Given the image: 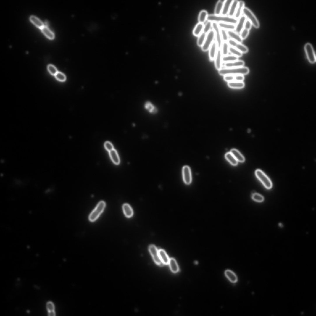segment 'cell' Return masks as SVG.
Returning a JSON list of instances; mask_svg holds the SVG:
<instances>
[{"instance_id":"6da1fadb","label":"cell","mask_w":316,"mask_h":316,"mask_svg":"<svg viewBox=\"0 0 316 316\" xmlns=\"http://www.w3.org/2000/svg\"><path fill=\"white\" fill-rule=\"evenodd\" d=\"M249 70L248 68L241 67L234 68H222L218 71L220 75L224 76L227 75H246L248 73Z\"/></svg>"},{"instance_id":"7a4b0ae2","label":"cell","mask_w":316,"mask_h":316,"mask_svg":"<svg viewBox=\"0 0 316 316\" xmlns=\"http://www.w3.org/2000/svg\"><path fill=\"white\" fill-rule=\"evenodd\" d=\"M207 20L212 22L217 23H227L236 25L238 22V19L234 17H231L228 15H216L209 14L208 16Z\"/></svg>"},{"instance_id":"3957f363","label":"cell","mask_w":316,"mask_h":316,"mask_svg":"<svg viewBox=\"0 0 316 316\" xmlns=\"http://www.w3.org/2000/svg\"><path fill=\"white\" fill-rule=\"evenodd\" d=\"M106 206V204L104 201H100L89 215V220L92 222L96 221L103 212Z\"/></svg>"},{"instance_id":"277c9868","label":"cell","mask_w":316,"mask_h":316,"mask_svg":"<svg viewBox=\"0 0 316 316\" xmlns=\"http://www.w3.org/2000/svg\"><path fill=\"white\" fill-rule=\"evenodd\" d=\"M257 178L263 184V185L267 189H269L272 187V183L268 178L261 170L258 169L255 172Z\"/></svg>"},{"instance_id":"5b68a950","label":"cell","mask_w":316,"mask_h":316,"mask_svg":"<svg viewBox=\"0 0 316 316\" xmlns=\"http://www.w3.org/2000/svg\"><path fill=\"white\" fill-rule=\"evenodd\" d=\"M215 38L214 31L213 29H211L206 34L204 43L201 47L203 51H206L209 50L210 46L213 43Z\"/></svg>"},{"instance_id":"8992f818","label":"cell","mask_w":316,"mask_h":316,"mask_svg":"<svg viewBox=\"0 0 316 316\" xmlns=\"http://www.w3.org/2000/svg\"><path fill=\"white\" fill-rule=\"evenodd\" d=\"M243 13L245 17L250 21L252 25H253L255 28H259L260 25L259 21L253 13L249 9L244 7L243 10Z\"/></svg>"},{"instance_id":"52a82bcc","label":"cell","mask_w":316,"mask_h":316,"mask_svg":"<svg viewBox=\"0 0 316 316\" xmlns=\"http://www.w3.org/2000/svg\"><path fill=\"white\" fill-rule=\"evenodd\" d=\"M212 27L214 31L216 42L217 43L218 49L222 48L223 41L222 39L220 29L217 22H212Z\"/></svg>"},{"instance_id":"ba28073f","label":"cell","mask_w":316,"mask_h":316,"mask_svg":"<svg viewBox=\"0 0 316 316\" xmlns=\"http://www.w3.org/2000/svg\"><path fill=\"white\" fill-rule=\"evenodd\" d=\"M305 49L308 59L310 62L313 64L316 62V56L313 46L310 43H307L305 46Z\"/></svg>"},{"instance_id":"9c48e42d","label":"cell","mask_w":316,"mask_h":316,"mask_svg":"<svg viewBox=\"0 0 316 316\" xmlns=\"http://www.w3.org/2000/svg\"><path fill=\"white\" fill-rule=\"evenodd\" d=\"M149 250L155 262L157 265L161 266L163 263L160 259L159 252L157 247L153 245H150L149 247Z\"/></svg>"},{"instance_id":"30bf717a","label":"cell","mask_w":316,"mask_h":316,"mask_svg":"<svg viewBox=\"0 0 316 316\" xmlns=\"http://www.w3.org/2000/svg\"><path fill=\"white\" fill-rule=\"evenodd\" d=\"M183 180L187 184H190L192 181V175L190 168L187 166H184L182 169Z\"/></svg>"},{"instance_id":"8fae6325","label":"cell","mask_w":316,"mask_h":316,"mask_svg":"<svg viewBox=\"0 0 316 316\" xmlns=\"http://www.w3.org/2000/svg\"><path fill=\"white\" fill-rule=\"evenodd\" d=\"M246 17L244 15H241L238 19V22L236 25L235 30L238 34L240 33L244 28V26Z\"/></svg>"},{"instance_id":"7c38bea8","label":"cell","mask_w":316,"mask_h":316,"mask_svg":"<svg viewBox=\"0 0 316 316\" xmlns=\"http://www.w3.org/2000/svg\"><path fill=\"white\" fill-rule=\"evenodd\" d=\"M222 50L221 49H218L215 61L216 68L218 71L222 69Z\"/></svg>"},{"instance_id":"4fadbf2b","label":"cell","mask_w":316,"mask_h":316,"mask_svg":"<svg viewBox=\"0 0 316 316\" xmlns=\"http://www.w3.org/2000/svg\"><path fill=\"white\" fill-rule=\"evenodd\" d=\"M224 80L228 82L233 81L242 82L244 77L242 75H227L224 76Z\"/></svg>"},{"instance_id":"5bb4252c","label":"cell","mask_w":316,"mask_h":316,"mask_svg":"<svg viewBox=\"0 0 316 316\" xmlns=\"http://www.w3.org/2000/svg\"><path fill=\"white\" fill-rule=\"evenodd\" d=\"M209 57L210 60H215L218 50V47L216 41H213L209 49Z\"/></svg>"},{"instance_id":"9a60e30c","label":"cell","mask_w":316,"mask_h":316,"mask_svg":"<svg viewBox=\"0 0 316 316\" xmlns=\"http://www.w3.org/2000/svg\"><path fill=\"white\" fill-rule=\"evenodd\" d=\"M245 64L244 62L242 60H238L235 61L224 63L225 68H234L243 67Z\"/></svg>"},{"instance_id":"2e32d148","label":"cell","mask_w":316,"mask_h":316,"mask_svg":"<svg viewBox=\"0 0 316 316\" xmlns=\"http://www.w3.org/2000/svg\"><path fill=\"white\" fill-rule=\"evenodd\" d=\"M245 6V2L243 1H239L238 7L236 9V12L234 17L237 19H238L241 15L242 13H243V10Z\"/></svg>"},{"instance_id":"e0dca14e","label":"cell","mask_w":316,"mask_h":316,"mask_svg":"<svg viewBox=\"0 0 316 316\" xmlns=\"http://www.w3.org/2000/svg\"><path fill=\"white\" fill-rule=\"evenodd\" d=\"M227 31L228 36L231 38V39L234 40L238 43H241L243 40L241 38L240 35L234 31L228 30Z\"/></svg>"},{"instance_id":"ac0fdd59","label":"cell","mask_w":316,"mask_h":316,"mask_svg":"<svg viewBox=\"0 0 316 316\" xmlns=\"http://www.w3.org/2000/svg\"><path fill=\"white\" fill-rule=\"evenodd\" d=\"M233 1V0H226L224 1L221 15H227L228 14L231 5Z\"/></svg>"},{"instance_id":"d6986e66","label":"cell","mask_w":316,"mask_h":316,"mask_svg":"<svg viewBox=\"0 0 316 316\" xmlns=\"http://www.w3.org/2000/svg\"><path fill=\"white\" fill-rule=\"evenodd\" d=\"M159 252V254L160 259L163 264L167 265L169 263L170 259L165 251L162 250H160Z\"/></svg>"},{"instance_id":"ffe728a7","label":"cell","mask_w":316,"mask_h":316,"mask_svg":"<svg viewBox=\"0 0 316 316\" xmlns=\"http://www.w3.org/2000/svg\"><path fill=\"white\" fill-rule=\"evenodd\" d=\"M225 275L229 280L231 282L235 283L238 281V278L235 274L230 270H226L225 272Z\"/></svg>"},{"instance_id":"44dd1931","label":"cell","mask_w":316,"mask_h":316,"mask_svg":"<svg viewBox=\"0 0 316 316\" xmlns=\"http://www.w3.org/2000/svg\"><path fill=\"white\" fill-rule=\"evenodd\" d=\"M219 27L220 29H223L226 30H235L236 25L227 23H218Z\"/></svg>"},{"instance_id":"7402d4cb","label":"cell","mask_w":316,"mask_h":316,"mask_svg":"<svg viewBox=\"0 0 316 316\" xmlns=\"http://www.w3.org/2000/svg\"><path fill=\"white\" fill-rule=\"evenodd\" d=\"M239 1L237 0L233 1L231 3L228 13V16L230 17H234L237 7H238Z\"/></svg>"},{"instance_id":"603a6c76","label":"cell","mask_w":316,"mask_h":316,"mask_svg":"<svg viewBox=\"0 0 316 316\" xmlns=\"http://www.w3.org/2000/svg\"><path fill=\"white\" fill-rule=\"evenodd\" d=\"M230 152L238 161L241 162H243L245 161L244 157L238 150L233 149L231 150Z\"/></svg>"},{"instance_id":"cb8c5ba5","label":"cell","mask_w":316,"mask_h":316,"mask_svg":"<svg viewBox=\"0 0 316 316\" xmlns=\"http://www.w3.org/2000/svg\"><path fill=\"white\" fill-rule=\"evenodd\" d=\"M109 155L114 164L116 165L119 164L120 162V159L117 151L114 149L109 152Z\"/></svg>"},{"instance_id":"d4e9b609","label":"cell","mask_w":316,"mask_h":316,"mask_svg":"<svg viewBox=\"0 0 316 316\" xmlns=\"http://www.w3.org/2000/svg\"><path fill=\"white\" fill-rule=\"evenodd\" d=\"M123 209L126 217L130 218L132 216L133 210L129 204L127 203L124 204L123 206Z\"/></svg>"},{"instance_id":"484cf974","label":"cell","mask_w":316,"mask_h":316,"mask_svg":"<svg viewBox=\"0 0 316 316\" xmlns=\"http://www.w3.org/2000/svg\"><path fill=\"white\" fill-rule=\"evenodd\" d=\"M30 19L31 22L36 27L41 29L44 27L43 23L39 19L34 16H31L30 18Z\"/></svg>"},{"instance_id":"4316f807","label":"cell","mask_w":316,"mask_h":316,"mask_svg":"<svg viewBox=\"0 0 316 316\" xmlns=\"http://www.w3.org/2000/svg\"><path fill=\"white\" fill-rule=\"evenodd\" d=\"M204 24L203 23H199L195 27L193 31L194 35L196 36H199L203 32L204 27Z\"/></svg>"},{"instance_id":"83f0119b","label":"cell","mask_w":316,"mask_h":316,"mask_svg":"<svg viewBox=\"0 0 316 316\" xmlns=\"http://www.w3.org/2000/svg\"><path fill=\"white\" fill-rule=\"evenodd\" d=\"M42 32L49 39L52 40L55 38V35L47 27L44 26L41 29Z\"/></svg>"},{"instance_id":"f1b7e54d","label":"cell","mask_w":316,"mask_h":316,"mask_svg":"<svg viewBox=\"0 0 316 316\" xmlns=\"http://www.w3.org/2000/svg\"><path fill=\"white\" fill-rule=\"evenodd\" d=\"M169 264L171 269L174 273L178 272L179 270V267L176 260L173 258L170 259Z\"/></svg>"},{"instance_id":"f546056e","label":"cell","mask_w":316,"mask_h":316,"mask_svg":"<svg viewBox=\"0 0 316 316\" xmlns=\"http://www.w3.org/2000/svg\"><path fill=\"white\" fill-rule=\"evenodd\" d=\"M228 85L229 87L232 88L241 89L244 87L245 84L242 82H228Z\"/></svg>"},{"instance_id":"4dcf8cb0","label":"cell","mask_w":316,"mask_h":316,"mask_svg":"<svg viewBox=\"0 0 316 316\" xmlns=\"http://www.w3.org/2000/svg\"><path fill=\"white\" fill-rule=\"evenodd\" d=\"M208 15L207 12L206 10H203L200 12L198 17L199 23H204L207 20Z\"/></svg>"},{"instance_id":"1f68e13d","label":"cell","mask_w":316,"mask_h":316,"mask_svg":"<svg viewBox=\"0 0 316 316\" xmlns=\"http://www.w3.org/2000/svg\"><path fill=\"white\" fill-rule=\"evenodd\" d=\"M226 159L229 162L231 165L236 166L238 164V161L231 152H228L225 155Z\"/></svg>"},{"instance_id":"d6a6232c","label":"cell","mask_w":316,"mask_h":316,"mask_svg":"<svg viewBox=\"0 0 316 316\" xmlns=\"http://www.w3.org/2000/svg\"><path fill=\"white\" fill-rule=\"evenodd\" d=\"M224 2L222 1H218L216 5L215 13L216 15H220L222 13Z\"/></svg>"},{"instance_id":"836d02e7","label":"cell","mask_w":316,"mask_h":316,"mask_svg":"<svg viewBox=\"0 0 316 316\" xmlns=\"http://www.w3.org/2000/svg\"><path fill=\"white\" fill-rule=\"evenodd\" d=\"M238 58L232 55H228L223 56L222 61L224 63L233 62L238 60Z\"/></svg>"},{"instance_id":"e575fe53","label":"cell","mask_w":316,"mask_h":316,"mask_svg":"<svg viewBox=\"0 0 316 316\" xmlns=\"http://www.w3.org/2000/svg\"><path fill=\"white\" fill-rule=\"evenodd\" d=\"M145 106L146 109L151 113L155 114L157 112V108L150 102H146Z\"/></svg>"},{"instance_id":"d590c367","label":"cell","mask_w":316,"mask_h":316,"mask_svg":"<svg viewBox=\"0 0 316 316\" xmlns=\"http://www.w3.org/2000/svg\"><path fill=\"white\" fill-rule=\"evenodd\" d=\"M229 45L227 42H223L221 50L223 56L228 55L229 51Z\"/></svg>"},{"instance_id":"8d00e7d4","label":"cell","mask_w":316,"mask_h":316,"mask_svg":"<svg viewBox=\"0 0 316 316\" xmlns=\"http://www.w3.org/2000/svg\"><path fill=\"white\" fill-rule=\"evenodd\" d=\"M206 34L202 32L198 36L197 44L198 46L202 47L203 45L206 38Z\"/></svg>"},{"instance_id":"74e56055","label":"cell","mask_w":316,"mask_h":316,"mask_svg":"<svg viewBox=\"0 0 316 316\" xmlns=\"http://www.w3.org/2000/svg\"><path fill=\"white\" fill-rule=\"evenodd\" d=\"M229 51L231 55L238 57H240L242 56V53L234 47L229 46Z\"/></svg>"},{"instance_id":"f35d334b","label":"cell","mask_w":316,"mask_h":316,"mask_svg":"<svg viewBox=\"0 0 316 316\" xmlns=\"http://www.w3.org/2000/svg\"><path fill=\"white\" fill-rule=\"evenodd\" d=\"M235 48L242 53H246L249 50L248 48L246 46L240 43H238L235 47Z\"/></svg>"},{"instance_id":"ab89813d","label":"cell","mask_w":316,"mask_h":316,"mask_svg":"<svg viewBox=\"0 0 316 316\" xmlns=\"http://www.w3.org/2000/svg\"><path fill=\"white\" fill-rule=\"evenodd\" d=\"M212 22L210 21H208L204 26L203 32L207 34L209 31L211 30L212 27Z\"/></svg>"},{"instance_id":"60d3db41","label":"cell","mask_w":316,"mask_h":316,"mask_svg":"<svg viewBox=\"0 0 316 316\" xmlns=\"http://www.w3.org/2000/svg\"><path fill=\"white\" fill-rule=\"evenodd\" d=\"M220 31L222 41L227 42L229 39V36L227 30L223 29H220Z\"/></svg>"},{"instance_id":"b9f144b4","label":"cell","mask_w":316,"mask_h":316,"mask_svg":"<svg viewBox=\"0 0 316 316\" xmlns=\"http://www.w3.org/2000/svg\"><path fill=\"white\" fill-rule=\"evenodd\" d=\"M252 198L254 201L259 202H261L264 201V198L261 195L257 193H255L252 195Z\"/></svg>"},{"instance_id":"7bdbcfd3","label":"cell","mask_w":316,"mask_h":316,"mask_svg":"<svg viewBox=\"0 0 316 316\" xmlns=\"http://www.w3.org/2000/svg\"><path fill=\"white\" fill-rule=\"evenodd\" d=\"M55 76L57 80L61 82H64L66 80V77L64 73L60 72H58Z\"/></svg>"},{"instance_id":"ee69618b","label":"cell","mask_w":316,"mask_h":316,"mask_svg":"<svg viewBox=\"0 0 316 316\" xmlns=\"http://www.w3.org/2000/svg\"><path fill=\"white\" fill-rule=\"evenodd\" d=\"M48 69L50 74L53 76H55L58 72L56 68L53 65H49L48 66Z\"/></svg>"},{"instance_id":"f6af8a7d","label":"cell","mask_w":316,"mask_h":316,"mask_svg":"<svg viewBox=\"0 0 316 316\" xmlns=\"http://www.w3.org/2000/svg\"><path fill=\"white\" fill-rule=\"evenodd\" d=\"M249 33V30L244 28L241 33L240 36L242 40L246 39L248 36Z\"/></svg>"},{"instance_id":"bcb514c9","label":"cell","mask_w":316,"mask_h":316,"mask_svg":"<svg viewBox=\"0 0 316 316\" xmlns=\"http://www.w3.org/2000/svg\"><path fill=\"white\" fill-rule=\"evenodd\" d=\"M104 146L105 148L109 152L114 149L112 144L109 142L107 141L105 143Z\"/></svg>"},{"instance_id":"7dc6e473","label":"cell","mask_w":316,"mask_h":316,"mask_svg":"<svg viewBox=\"0 0 316 316\" xmlns=\"http://www.w3.org/2000/svg\"><path fill=\"white\" fill-rule=\"evenodd\" d=\"M227 43L230 46L234 47V48H235L237 45L238 43L236 41L231 39H229Z\"/></svg>"},{"instance_id":"c3c4849f","label":"cell","mask_w":316,"mask_h":316,"mask_svg":"<svg viewBox=\"0 0 316 316\" xmlns=\"http://www.w3.org/2000/svg\"><path fill=\"white\" fill-rule=\"evenodd\" d=\"M252 24L250 21L248 19H246L244 26V28L249 30L251 28Z\"/></svg>"},{"instance_id":"681fc988","label":"cell","mask_w":316,"mask_h":316,"mask_svg":"<svg viewBox=\"0 0 316 316\" xmlns=\"http://www.w3.org/2000/svg\"><path fill=\"white\" fill-rule=\"evenodd\" d=\"M47 307L49 312L54 311L55 309L54 305L52 302H49L47 303Z\"/></svg>"},{"instance_id":"f907efd6","label":"cell","mask_w":316,"mask_h":316,"mask_svg":"<svg viewBox=\"0 0 316 316\" xmlns=\"http://www.w3.org/2000/svg\"><path fill=\"white\" fill-rule=\"evenodd\" d=\"M49 316H55V314L54 311H50L49 313Z\"/></svg>"},{"instance_id":"816d5d0a","label":"cell","mask_w":316,"mask_h":316,"mask_svg":"<svg viewBox=\"0 0 316 316\" xmlns=\"http://www.w3.org/2000/svg\"><path fill=\"white\" fill-rule=\"evenodd\" d=\"M194 263H195V264H198V262L197 261H195Z\"/></svg>"}]
</instances>
